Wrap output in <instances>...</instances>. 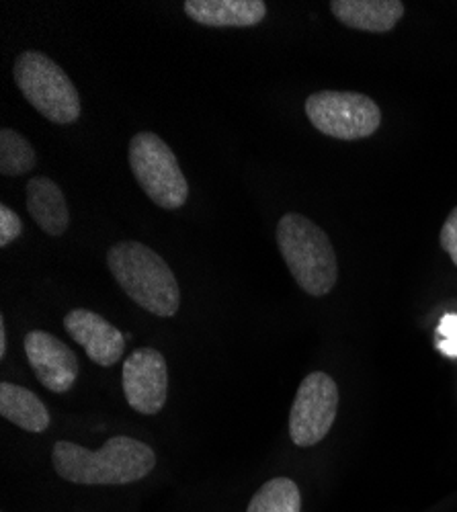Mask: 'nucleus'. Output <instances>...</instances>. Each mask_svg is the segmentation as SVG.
<instances>
[{"instance_id": "nucleus-1", "label": "nucleus", "mask_w": 457, "mask_h": 512, "mask_svg": "<svg viewBox=\"0 0 457 512\" xmlns=\"http://www.w3.org/2000/svg\"><path fill=\"white\" fill-rule=\"evenodd\" d=\"M56 474L85 486H123L144 480L156 465L154 451L132 437H111L99 451L58 441L52 451Z\"/></svg>"}, {"instance_id": "nucleus-2", "label": "nucleus", "mask_w": 457, "mask_h": 512, "mask_svg": "<svg viewBox=\"0 0 457 512\" xmlns=\"http://www.w3.org/2000/svg\"><path fill=\"white\" fill-rule=\"evenodd\" d=\"M107 265L119 287L146 312L171 318L181 306L175 273L158 252L142 242H117L107 252Z\"/></svg>"}, {"instance_id": "nucleus-3", "label": "nucleus", "mask_w": 457, "mask_h": 512, "mask_svg": "<svg viewBox=\"0 0 457 512\" xmlns=\"http://www.w3.org/2000/svg\"><path fill=\"white\" fill-rule=\"evenodd\" d=\"M277 244L289 273L306 293L322 297L337 285V252L326 232L302 213H285L279 220Z\"/></svg>"}, {"instance_id": "nucleus-4", "label": "nucleus", "mask_w": 457, "mask_h": 512, "mask_svg": "<svg viewBox=\"0 0 457 512\" xmlns=\"http://www.w3.org/2000/svg\"><path fill=\"white\" fill-rule=\"evenodd\" d=\"M17 87L29 105L52 123H74L80 117V97L70 76L46 54L23 52L13 68Z\"/></svg>"}, {"instance_id": "nucleus-5", "label": "nucleus", "mask_w": 457, "mask_h": 512, "mask_svg": "<svg viewBox=\"0 0 457 512\" xmlns=\"http://www.w3.org/2000/svg\"><path fill=\"white\" fill-rule=\"evenodd\" d=\"M132 173L144 193L162 209H179L187 203L189 183L175 152L152 132L132 138L128 150Z\"/></svg>"}, {"instance_id": "nucleus-6", "label": "nucleus", "mask_w": 457, "mask_h": 512, "mask_svg": "<svg viewBox=\"0 0 457 512\" xmlns=\"http://www.w3.org/2000/svg\"><path fill=\"white\" fill-rule=\"evenodd\" d=\"M306 115L316 130L337 140H363L382 125L378 103L351 91H320L308 97Z\"/></svg>"}, {"instance_id": "nucleus-7", "label": "nucleus", "mask_w": 457, "mask_h": 512, "mask_svg": "<svg viewBox=\"0 0 457 512\" xmlns=\"http://www.w3.org/2000/svg\"><path fill=\"white\" fill-rule=\"evenodd\" d=\"M339 410V388L328 373L314 371L302 383L289 412V435L298 447L318 445L332 429Z\"/></svg>"}, {"instance_id": "nucleus-8", "label": "nucleus", "mask_w": 457, "mask_h": 512, "mask_svg": "<svg viewBox=\"0 0 457 512\" xmlns=\"http://www.w3.org/2000/svg\"><path fill=\"white\" fill-rule=\"evenodd\" d=\"M123 394L128 404L146 416L158 414L169 394V369L156 349H138L123 363Z\"/></svg>"}, {"instance_id": "nucleus-9", "label": "nucleus", "mask_w": 457, "mask_h": 512, "mask_svg": "<svg viewBox=\"0 0 457 512\" xmlns=\"http://www.w3.org/2000/svg\"><path fill=\"white\" fill-rule=\"evenodd\" d=\"M25 353L41 386L54 394H66L78 379V359L74 351L50 332L31 330L25 334Z\"/></svg>"}, {"instance_id": "nucleus-10", "label": "nucleus", "mask_w": 457, "mask_h": 512, "mask_svg": "<svg viewBox=\"0 0 457 512\" xmlns=\"http://www.w3.org/2000/svg\"><path fill=\"white\" fill-rule=\"evenodd\" d=\"M64 328L72 340L87 351L89 359L101 367L115 365L126 351V336L111 322L91 310H72L64 318Z\"/></svg>"}, {"instance_id": "nucleus-11", "label": "nucleus", "mask_w": 457, "mask_h": 512, "mask_svg": "<svg viewBox=\"0 0 457 512\" xmlns=\"http://www.w3.org/2000/svg\"><path fill=\"white\" fill-rule=\"evenodd\" d=\"M183 7L203 27H255L267 15L263 0H187Z\"/></svg>"}, {"instance_id": "nucleus-12", "label": "nucleus", "mask_w": 457, "mask_h": 512, "mask_svg": "<svg viewBox=\"0 0 457 512\" xmlns=\"http://www.w3.org/2000/svg\"><path fill=\"white\" fill-rule=\"evenodd\" d=\"M330 11L345 27L369 33H388L404 17L400 0H332Z\"/></svg>"}, {"instance_id": "nucleus-13", "label": "nucleus", "mask_w": 457, "mask_h": 512, "mask_svg": "<svg viewBox=\"0 0 457 512\" xmlns=\"http://www.w3.org/2000/svg\"><path fill=\"white\" fill-rule=\"evenodd\" d=\"M27 211L31 220L48 236L68 230L70 213L62 189L48 177H33L27 183Z\"/></svg>"}, {"instance_id": "nucleus-14", "label": "nucleus", "mask_w": 457, "mask_h": 512, "mask_svg": "<svg viewBox=\"0 0 457 512\" xmlns=\"http://www.w3.org/2000/svg\"><path fill=\"white\" fill-rule=\"evenodd\" d=\"M0 414L29 433H44L50 426V412L39 396L7 381L0 383Z\"/></svg>"}, {"instance_id": "nucleus-15", "label": "nucleus", "mask_w": 457, "mask_h": 512, "mask_svg": "<svg viewBox=\"0 0 457 512\" xmlns=\"http://www.w3.org/2000/svg\"><path fill=\"white\" fill-rule=\"evenodd\" d=\"M246 512H302V496L289 478L269 480L259 488Z\"/></svg>"}, {"instance_id": "nucleus-16", "label": "nucleus", "mask_w": 457, "mask_h": 512, "mask_svg": "<svg viewBox=\"0 0 457 512\" xmlns=\"http://www.w3.org/2000/svg\"><path fill=\"white\" fill-rule=\"evenodd\" d=\"M35 150L19 132L0 130V173L5 177H21L35 168Z\"/></svg>"}, {"instance_id": "nucleus-17", "label": "nucleus", "mask_w": 457, "mask_h": 512, "mask_svg": "<svg viewBox=\"0 0 457 512\" xmlns=\"http://www.w3.org/2000/svg\"><path fill=\"white\" fill-rule=\"evenodd\" d=\"M23 232V222L17 216V213L7 207L0 205V246H9L11 242H15Z\"/></svg>"}, {"instance_id": "nucleus-18", "label": "nucleus", "mask_w": 457, "mask_h": 512, "mask_svg": "<svg viewBox=\"0 0 457 512\" xmlns=\"http://www.w3.org/2000/svg\"><path fill=\"white\" fill-rule=\"evenodd\" d=\"M439 242H441L443 250L449 254L453 265L457 267V207L447 216V220L441 228V234H439Z\"/></svg>"}, {"instance_id": "nucleus-19", "label": "nucleus", "mask_w": 457, "mask_h": 512, "mask_svg": "<svg viewBox=\"0 0 457 512\" xmlns=\"http://www.w3.org/2000/svg\"><path fill=\"white\" fill-rule=\"evenodd\" d=\"M439 332L447 338L457 343V316H445V320L439 326Z\"/></svg>"}, {"instance_id": "nucleus-20", "label": "nucleus", "mask_w": 457, "mask_h": 512, "mask_svg": "<svg viewBox=\"0 0 457 512\" xmlns=\"http://www.w3.org/2000/svg\"><path fill=\"white\" fill-rule=\"evenodd\" d=\"M7 355V328L5 318H0V357Z\"/></svg>"}, {"instance_id": "nucleus-21", "label": "nucleus", "mask_w": 457, "mask_h": 512, "mask_svg": "<svg viewBox=\"0 0 457 512\" xmlns=\"http://www.w3.org/2000/svg\"><path fill=\"white\" fill-rule=\"evenodd\" d=\"M439 347H441V351H443L445 355L457 357V343H453V340H443V343H441Z\"/></svg>"}]
</instances>
